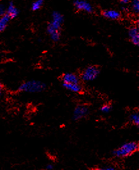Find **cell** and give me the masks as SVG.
Segmentation results:
<instances>
[{"label": "cell", "mask_w": 139, "mask_h": 170, "mask_svg": "<svg viewBox=\"0 0 139 170\" xmlns=\"http://www.w3.org/2000/svg\"><path fill=\"white\" fill-rule=\"evenodd\" d=\"M63 22V16L58 12H54L52 14V19L47 27V31L52 40L58 41L60 38L59 30Z\"/></svg>", "instance_id": "obj_1"}, {"label": "cell", "mask_w": 139, "mask_h": 170, "mask_svg": "<svg viewBox=\"0 0 139 170\" xmlns=\"http://www.w3.org/2000/svg\"><path fill=\"white\" fill-rule=\"evenodd\" d=\"M138 150V144L135 141L126 142L112 152V155L116 157L123 158L130 156Z\"/></svg>", "instance_id": "obj_2"}, {"label": "cell", "mask_w": 139, "mask_h": 170, "mask_svg": "<svg viewBox=\"0 0 139 170\" xmlns=\"http://www.w3.org/2000/svg\"><path fill=\"white\" fill-rule=\"evenodd\" d=\"M46 87V84L38 80H29L20 85L19 89L21 92H40L45 90Z\"/></svg>", "instance_id": "obj_3"}, {"label": "cell", "mask_w": 139, "mask_h": 170, "mask_svg": "<svg viewBox=\"0 0 139 170\" xmlns=\"http://www.w3.org/2000/svg\"><path fill=\"white\" fill-rule=\"evenodd\" d=\"M100 71L97 67L89 66L85 69L82 73V79L85 82L93 81L97 78L99 75Z\"/></svg>", "instance_id": "obj_4"}, {"label": "cell", "mask_w": 139, "mask_h": 170, "mask_svg": "<svg viewBox=\"0 0 139 170\" xmlns=\"http://www.w3.org/2000/svg\"><path fill=\"white\" fill-rule=\"evenodd\" d=\"M89 113V109L85 105H78L75 108L73 114V118L75 120H80L85 118Z\"/></svg>", "instance_id": "obj_5"}, {"label": "cell", "mask_w": 139, "mask_h": 170, "mask_svg": "<svg viewBox=\"0 0 139 170\" xmlns=\"http://www.w3.org/2000/svg\"><path fill=\"white\" fill-rule=\"evenodd\" d=\"M74 5L77 9L79 10H82V11L88 13L93 12L92 5L87 1H85V0H76L74 2Z\"/></svg>", "instance_id": "obj_6"}, {"label": "cell", "mask_w": 139, "mask_h": 170, "mask_svg": "<svg viewBox=\"0 0 139 170\" xmlns=\"http://www.w3.org/2000/svg\"><path fill=\"white\" fill-rule=\"evenodd\" d=\"M79 77L73 73H66L63 77V82L65 83H79Z\"/></svg>", "instance_id": "obj_7"}, {"label": "cell", "mask_w": 139, "mask_h": 170, "mask_svg": "<svg viewBox=\"0 0 139 170\" xmlns=\"http://www.w3.org/2000/svg\"><path fill=\"white\" fill-rule=\"evenodd\" d=\"M129 37L131 39L132 42L135 45L138 46L139 45V31L137 27H132L130 29L129 32Z\"/></svg>", "instance_id": "obj_8"}, {"label": "cell", "mask_w": 139, "mask_h": 170, "mask_svg": "<svg viewBox=\"0 0 139 170\" xmlns=\"http://www.w3.org/2000/svg\"><path fill=\"white\" fill-rule=\"evenodd\" d=\"M103 15L106 18L109 19H113V20L118 19L121 16L120 13L118 11H116V10H105V11L103 12Z\"/></svg>", "instance_id": "obj_9"}, {"label": "cell", "mask_w": 139, "mask_h": 170, "mask_svg": "<svg viewBox=\"0 0 139 170\" xmlns=\"http://www.w3.org/2000/svg\"><path fill=\"white\" fill-rule=\"evenodd\" d=\"M63 86L66 89L73 92H80L82 91V87L79 83H63Z\"/></svg>", "instance_id": "obj_10"}, {"label": "cell", "mask_w": 139, "mask_h": 170, "mask_svg": "<svg viewBox=\"0 0 139 170\" xmlns=\"http://www.w3.org/2000/svg\"><path fill=\"white\" fill-rule=\"evenodd\" d=\"M18 14H19V11L17 8L15 7V5L12 3H10L7 8V14L8 15L9 17L12 19V18L15 17L18 15Z\"/></svg>", "instance_id": "obj_11"}, {"label": "cell", "mask_w": 139, "mask_h": 170, "mask_svg": "<svg viewBox=\"0 0 139 170\" xmlns=\"http://www.w3.org/2000/svg\"><path fill=\"white\" fill-rule=\"evenodd\" d=\"M10 18L8 15L4 14L2 17H0V31H3L7 28L8 23L10 20Z\"/></svg>", "instance_id": "obj_12"}, {"label": "cell", "mask_w": 139, "mask_h": 170, "mask_svg": "<svg viewBox=\"0 0 139 170\" xmlns=\"http://www.w3.org/2000/svg\"><path fill=\"white\" fill-rule=\"evenodd\" d=\"M130 120L131 121V122L133 125H135L136 126H138L139 125V114H138V112H136L132 113L130 116Z\"/></svg>", "instance_id": "obj_13"}, {"label": "cell", "mask_w": 139, "mask_h": 170, "mask_svg": "<svg viewBox=\"0 0 139 170\" xmlns=\"http://www.w3.org/2000/svg\"><path fill=\"white\" fill-rule=\"evenodd\" d=\"M43 3H44V0H37L32 5V9L33 10H37L40 9L42 6Z\"/></svg>", "instance_id": "obj_14"}, {"label": "cell", "mask_w": 139, "mask_h": 170, "mask_svg": "<svg viewBox=\"0 0 139 170\" xmlns=\"http://www.w3.org/2000/svg\"><path fill=\"white\" fill-rule=\"evenodd\" d=\"M100 111L103 114H108L112 111V106L108 104L104 105L101 107Z\"/></svg>", "instance_id": "obj_15"}, {"label": "cell", "mask_w": 139, "mask_h": 170, "mask_svg": "<svg viewBox=\"0 0 139 170\" xmlns=\"http://www.w3.org/2000/svg\"><path fill=\"white\" fill-rule=\"evenodd\" d=\"M132 8L133 12L138 14L139 12V0H133L132 2Z\"/></svg>", "instance_id": "obj_16"}, {"label": "cell", "mask_w": 139, "mask_h": 170, "mask_svg": "<svg viewBox=\"0 0 139 170\" xmlns=\"http://www.w3.org/2000/svg\"><path fill=\"white\" fill-rule=\"evenodd\" d=\"M5 7L3 5L0 4V17H2L5 14Z\"/></svg>", "instance_id": "obj_17"}, {"label": "cell", "mask_w": 139, "mask_h": 170, "mask_svg": "<svg viewBox=\"0 0 139 170\" xmlns=\"http://www.w3.org/2000/svg\"><path fill=\"white\" fill-rule=\"evenodd\" d=\"M95 170H115L113 167H106V168H99Z\"/></svg>", "instance_id": "obj_18"}, {"label": "cell", "mask_w": 139, "mask_h": 170, "mask_svg": "<svg viewBox=\"0 0 139 170\" xmlns=\"http://www.w3.org/2000/svg\"><path fill=\"white\" fill-rule=\"evenodd\" d=\"M53 169H54V166H53L51 164H47L46 166V169L47 170H52Z\"/></svg>", "instance_id": "obj_19"}, {"label": "cell", "mask_w": 139, "mask_h": 170, "mask_svg": "<svg viewBox=\"0 0 139 170\" xmlns=\"http://www.w3.org/2000/svg\"><path fill=\"white\" fill-rule=\"evenodd\" d=\"M2 94H3V86L2 85V83H0V97H2Z\"/></svg>", "instance_id": "obj_20"}, {"label": "cell", "mask_w": 139, "mask_h": 170, "mask_svg": "<svg viewBox=\"0 0 139 170\" xmlns=\"http://www.w3.org/2000/svg\"><path fill=\"white\" fill-rule=\"evenodd\" d=\"M121 2L123 3V4H128V3L130 2V0H121Z\"/></svg>", "instance_id": "obj_21"}]
</instances>
